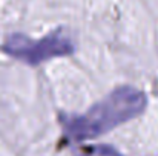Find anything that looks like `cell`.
Here are the masks:
<instances>
[{
  "label": "cell",
  "instance_id": "6da1fadb",
  "mask_svg": "<svg viewBox=\"0 0 158 156\" xmlns=\"http://www.w3.org/2000/svg\"><path fill=\"white\" fill-rule=\"evenodd\" d=\"M146 95L132 87L120 86L81 115L61 116L64 135L72 141L92 139L140 116L146 109Z\"/></svg>",
  "mask_w": 158,
  "mask_h": 156
},
{
  "label": "cell",
  "instance_id": "7a4b0ae2",
  "mask_svg": "<svg viewBox=\"0 0 158 156\" xmlns=\"http://www.w3.org/2000/svg\"><path fill=\"white\" fill-rule=\"evenodd\" d=\"M2 49L28 66H39L57 57H69L75 51L71 37L61 29L52 31L42 38H28L23 34H11L5 40Z\"/></svg>",
  "mask_w": 158,
  "mask_h": 156
}]
</instances>
